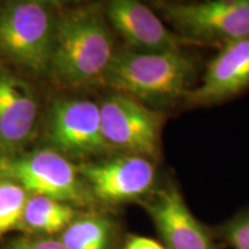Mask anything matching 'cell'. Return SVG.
<instances>
[{
	"instance_id": "obj_2",
	"label": "cell",
	"mask_w": 249,
	"mask_h": 249,
	"mask_svg": "<svg viewBox=\"0 0 249 249\" xmlns=\"http://www.w3.org/2000/svg\"><path fill=\"white\" fill-rule=\"evenodd\" d=\"M198 68V59L189 50L141 52L118 49L103 87L145 105H171L183 101L194 88Z\"/></svg>"
},
{
	"instance_id": "obj_10",
	"label": "cell",
	"mask_w": 249,
	"mask_h": 249,
	"mask_svg": "<svg viewBox=\"0 0 249 249\" xmlns=\"http://www.w3.org/2000/svg\"><path fill=\"white\" fill-rule=\"evenodd\" d=\"M249 88V38L219 46L202 75L183 98L186 107H210L229 101Z\"/></svg>"
},
{
	"instance_id": "obj_13",
	"label": "cell",
	"mask_w": 249,
	"mask_h": 249,
	"mask_svg": "<svg viewBox=\"0 0 249 249\" xmlns=\"http://www.w3.org/2000/svg\"><path fill=\"white\" fill-rule=\"evenodd\" d=\"M58 239L67 249H113L116 226L110 217L89 213L74 218Z\"/></svg>"
},
{
	"instance_id": "obj_12",
	"label": "cell",
	"mask_w": 249,
	"mask_h": 249,
	"mask_svg": "<svg viewBox=\"0 0 249 249\" xmlns=\"http://www.w3.org/2000/svg\"><path fill=\"white\" fill-rule=\"evenodd\" d=\"M38 118L35 92L26 81L0 71V150L15 156L29 142Z\"/></svg>"
},
{
	"instance_id": "obj_4",
	"label": "cell",
	"mask_w": 249,
	"mask_h": 249,
	"mask_svg": "<svg viewBox=\"0 0 249 249\" xmlns=\"http://www.w3.org/2000/svg\"><path fill=\"white\" fill-rule=\"evenodd\" d=\"M152 9L177 34L202 46L249 38V0L156 1Z\"/></svg>"
},
{
	"instance_id": "obj_9",
	"label": "cell",
	"mask_w": 249,
	"mask_h": 249,
	"mask_svg": "<svg viewBox=\"0 0 249 249\" xmlns=\"http://www.w3.org/2000/svg\"><path fill=\"white\" fill-rule=\"evenodd\" d=\"M103 7L112 30L123 37L127 48L135 51L170 52L203 48L177 34L154 9L136 0H112Z\"/></svg>"
},
{
	"instance_id": "obj_7",
	"label": "cell",
	"mask_w": 249,
	"mask_h": 249,
	"mask_svg": "<svg viewBox=\"0 0 249 249\" xmlns=\"http://www.w3.org/2000/svg\"><path fill=\"white\" fill-rule=\"evenodd\" d=\"M44 136L52 150L66 158H90L113 151L102 134L99 104L88 99L52 103Z\"/></svg>"
},
{
	"instance_id": "obj_19",
	"label": "cell",
	"mask_w": 249,
	"mask_h": 249,
	"mask_svg": "<svg viewBox=\"0 0 249 249\" xmlns=\"http://www.w3.org/2000/svg\"><path fill=\"white\" fill-rule=\"evenodd\" d=\"M0 151H1V150H0ZM0 154H1V152H0ZM1 160H2V157H1V156H0V161H1Z\"/></svg>"
},
{
	"instance_id": "obj_14",
	"label": "cell",
	"mask_w": 249,
	"mask_h": 249,
	"mask_svg": "<svg viewBox=\"0 0 249 249\" xmlns=\"http://www.w3.org/2000/svg\"><path fill=\"white\" fill-rule=\"evenodd\" d=\"M76 216L71 204L33 195L28 198L21 225L30 232L50 235L61 233Z\"/></svg>"
},
{
	"instance_id": "obj_1",
	"label": "cell",
	"mask_w": 249,
	"mask_h": 249,
	"mask_svg": "<svg viewBox=\"0 0 249 249\" xmlns=\"http://www.w3.org/2000/svg\"><path fill=\"white\" fill-rule=\"evenodd\" d=\"M117 50L103 5L58 11L48 75L71 90L103 86Z\"/></svg>"
},
{
	"instance_id": "obj_17",
	"label": "cell",
	"mask_w": 249,
	"mask_h": 249,
	"mask_svg": "<svg viewBox=\"0 0 249 249\" xmlns=\"http://www.w3.org/2000/svg\"><path fill=\"white\" fill-rule=\"evenodd\" d=\"M4 249H67L59 239L46 236H20L13 239Z\"/></svg>"
},
{
	"instance_id": "obj_15",
	"label": "cell",
	"mask_w": 249,
	"mask_h": 249,
	"mask_svg": "<svg viewBox=\"0 0 249 249\" xmlns=\"http://www.w3.org/2000/svg\"><path fill=\"white\" fill-rule=\"evenodd\" d=\"M28 198V192L20 183L0 179V238L20 225Z\"/></svg>"
},
{
	"instance_id": "obj_18",
	"label": "cell",
	"mask_w": 249,
	"mask_h": 249,
	"mask_svg": "<svg viewBox=\"0 0 249 249\" xmlns=\"http://www.w3.org/2000/svg\"><path fill=\"white\" fill-rule=\"evenodd\" d=\"M124 249H166L163 245L147 236L134 235L128 238Z\"/></svg>"
},
{
	"instance_id": "obj_3",
	"label": "cell",
	"mask_w": 249,
	"mask_h": 249,
	"mask_svg": "<svg viewBox=\"0 0 249 249\" xmlns=\"http://www.w3.org/2000/svg\"><path fill=\"white\" fill-rule=\"evenodd\" d=\"M58 11L42 1H13L0 7V55L36 74H48Z\"/></svg>"
},
{
	"instance_id": "obj_5",
	"label": "cell",
	"mask_w": 249,
	"mask_h": 249,
	"mask_svg": "<svg viewBox=\"0 0 249 249\" xmlns=\"http://www.w3.org/2000/svg\"><path fill=\"white\" fill-rule=\"evenodd\" d=\"M102 134L112 150L156 160L165 118L138 99L111 92L99 104Z\"/></svg>"
},
{
	"instance_id": "obj_16",
	"label": "cell",
	"mask_w": 249,
	"mask_h": 249,
	"mask_svg": "<svg viewBox=\"0 0 249 249\" xmlns=\"http://www.w3.org/2000/svg\"><path fill=\"white\" fill-rule=\"evenodd\" d=\"M219 235L233 249H249V211L224 224Z\"/></svg>"
},
{
	"instance_id": "obj_6",
	"label": "cell",
	"mask_w": 249,
	"mask_h": 249,
	"mask_svg": "<svg viewBox=\"0 0 249 249\" xmlns=\"http://www.w3.org/2000/svg\"><path fill=\"white\" fill-rule=\"evenodd\" d=\"M0 179L20 183L33 195L45 196L64 203L81 204L92 200L77 167L52 149L2 157Z\"/></svg>"
},
{
	"instance_id": "obj_8",
	"label": "cell",
	"mask_w": 249,
	"mask_h": 249,
	"mask_svg": "<svg viewBox=\"0 0 249 249\" xmlns=\"http://www.w3.org/2000/svg\"><path fill=\"white\" fill-rule=\"evenodd\" d=\"M77 171L92 197L107 203L138 200L156 182L154 160L138 155L108 156L80 165Z\"/></svg>"
},
{
	"instance_id": "obj_11",
	"label": "cell",
	"mask_w": 249,
	"mask_h": 249,
	"mask_svg": "<svg viewBox=\"0 0 249 249\" xmlns=\"http://www.w3.org/2000/svg\"><path fill=\"white\" fill-rule=\"evenodd\" d=\"M144 208L166 249H218L173 181L152 193Z\"/></svg>"
}]
</instances>
